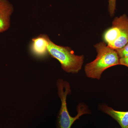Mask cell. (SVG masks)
<instances>
[{
    "mask_svg": "<svg viewBox=\"0 0 128 128\" xmlns=\"http://www.w3.org/2000/svg\"><path fill=\"white\" fill-rule=\"evenodd\" d=\"M108 10L109 14L112 17L114 16L116 9V0H108Z\"/></svg>",
    "mask_w": 128,
    "mask_h": 128,
    "instance_id": "8",
    "label": "cell"
},
{
    "mask_svg": "<svg viewBox=\"0 0 128 128\" xmlns=\"http://www.w3.org/2000/svg\"></svg>",
    "mask_w": 128,
    "mask_h": 128,
    "instance_id": "11",
    "label": "cell"
},
{
    "mask_svg": "<svg viewBox=\"0 0 128 128\" xmlns=\"http://www.w3.org/2000/svg\"><path fill=\"white\" fill-rule=\"evenodd\" d=\"M48 54L57 60L63 70L68 73H78L82 68L84 57L76 55L69 47L60 46L50 40L48 47Z\"/></svg>",
    "mask_w": 128,
    "mask_h": 128,
    "instance_id": "3",
    "label": "cell"
},
{
    "mask_svg": "<svg viewBox=\"0 0 128 128\" xmlns=\"http://www.w3.org/2000/svg\"><path fill=\"white\" fill-rule=\"evenodd\" d=\"M99 108L101 111L116 121L121 128H128V111H117L105 104L100 105Z\"/></svg>",
    "mask_w": 128,
    "mask_h": 128,
    "instance_id": "7",
    "label": "cell"
},
{
    "mask_svg": "<svg viewBox=\"0 0 128 128\" xmlns=\"http://www.w3.org/2000/svg\"><path fill=\"white\" fill-rule=\"evenodd\" d=\"M50 40L48 35L46 34H40L32 38L31 46L32 53L38 57L46 55L48 54V47Z\"/></svg>",
    "mask_w": 128,
    "mask_h": 128,
    "instance_id": "6",
    "label": "cell"
},
{
    "mask_svg": "<svg viewBox=\"0 0 128 128\" xmlns=\"http://www.w3.org/2000/svg\"><path fill=\"white\" fill-rule=\"evenodd\" d=\"M94 47L97 55L96 59L85 66V73L88 78L100 80L105 70L120 65V58L116 50L109 48L105 42H100Z\"/></svg>",
    "mask_w": 128,
    "mask_h": 128,
    "instance_id": "1",
    "label": "cell"
},
{
    "mask_svg": "<svg viewBox=\"0 0 128 128\" xmlns=\"http://www.w3.org/2000/svg\"><path fill=\"white\" fill-rule=\"evenodd\" d=\"M108 46L116 50L123 48L128 42V17L124 14L114 18L112 26L104 34Z\"/></svg>",
    "mask_w": 128,
    "mask_h": 128,
    "instance_id": "4",
    "label": "cell"
},
{
    "mask_svg": "<svg viewBox=\"0 0 128 128\" xmlns=\"http://www.w3.org/2000/svg\"><path fill=\"white\" fill-rule=\"evenodd\" d=\"M14 11L13 5L8 0H0V33L10 28V17Z\"/></svg>",
    "mask_w": 128,
    "mask_h": 128,
    "instance_id": "5",
    "label": "cell"
},
{
    "mask_svg": "<svg viewBox=\"0 0 128 128\" xmlns=\"http://www.w3.org/2000/svg\"><path fill=\"white\" fill-rule=\"evenodd\" d=\"M116 50L120 58L128 57V42L123 48Z\"/></svg>",
    "mask_w": 128,
    "mask_h": 128,
    "instance_id": "9",
    "label": "cell"
},
{
    "mask_svg": "<svg viewBox=\"0 0 128 128\" xmlns=\"http://www.w3.org/2000/svg\"><path fill=\"white\" fill-rule=\"evenodd\" d=\"M56 86L58 94L61 100V106L57 115L56 120L57 128H71L75 121L80 119V117L85 114H90L91 112L87 105L83 102L80 103L76 107L77 114L71 116L69 114L66 105L67 96L71 94L70 85L68 82L62 79L57 80Z\"/></svg>",
    "mask_w": 128,
    "mask_h": 128,
    "instance_id": "2",
    "label": "cell"
},
{
    "mask_svg": "<svg viewBox=\"0 0 128 128\" xmlns=\"http://www.w3.org/2000/svg\"><path fill=\"white\" fill-rule=\"evenodd\" d=\"M120 65L124 66L128 68V57L120 58Z\"/></svg>",
    "mask_w": 128,
    "mask_h": 128,
    "instance_id": "10",
    "label": "cell"
}]
</instances>
